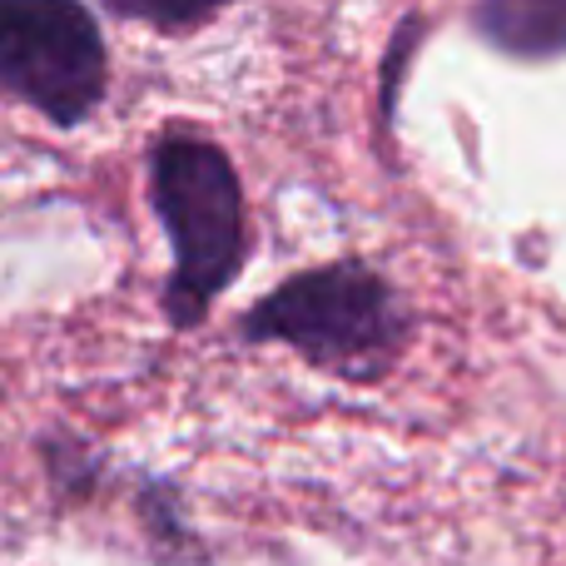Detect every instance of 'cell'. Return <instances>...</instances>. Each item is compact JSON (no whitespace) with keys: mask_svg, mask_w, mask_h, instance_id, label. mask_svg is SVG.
Instances as JSON below:
<instances>
[{"mask_svg":"<svg viewBox=\"0 0 566 566\" xmlns=\"http://www.w3.org/2000/svg\"><path fill=\"white\" fill-rule=\"evenodd\" d=\"M0 90L45 125L75 129L109 90V50L80 0H0Z\"/></svg>","mask_w":566,"mask_h":566,"instance_id":"cell-3","label":"cell"},{"mask_svg":"<svg viewBox=\"0 0 566 566\" xmlns=\"http://www.w3.org/2000/svg\"><path fill=\"white\" fill-rule=\"evenodd\" d=\"M472 30L502 55L547 65L566 55V0H472Z\"/></svg>","mask_w":566,"mask_h":566,"instance_id":"cell-4","label":"cell"},{"mask_svg":"<svg viewBox=\"0 0 566 566\" xmlns=\"http://www.w3.org/2000/svg\"><path fill=\"white\" fill-rule=\"evenodd\" d=\"M239 338L279 343L298 353L308 368L368 388L398 368L412 338V318L398 289L373 264L333 259L283 279L279 289L249 303L239 318Z\"/></svg>","mask_w":566,"mask_h":566,"instance_id":"cell-2","label":"cell"},{"mask_svg":"<svg viewBox=\"0 0 566 566\" xmlns=\"http://www.w3.org/2000/svg\"><path fill=\"white\" fill-rule=\"evenodd\" d=\"M149 209L175 254L159 308L169 328L189 333L234 289L249 259V205L234 159L209 135L165 129L149 145Z\"/></svg>","mask_w":566,"mask_h":566,"instance_id":"cell-1","label":"cell"},{"mask_svg":"<svg viewBox=\"0 0 566 566\" xmlns=\"http://www.w3.org/2000/svg\"><path fill=\"white\" fill-rule=\"evenodd\" d=\"M115 20H129V25H149L159 35H185V30H199L219 15L234 0H99Z\"/></svg>","mask_w":566,"mask_h":566,"instance_id":"cell-5","label":"cell"}]
</instances>
